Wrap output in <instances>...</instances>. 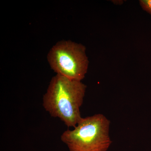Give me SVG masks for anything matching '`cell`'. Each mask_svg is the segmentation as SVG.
Instances as JSON below:
<instances>
[{
  "instance_id": "cell-3",
  "label": "cell",
  "mask_w": 151,
  "mask_h": 151,
  "mask_svg": "<svg viewBox=\"0 0 151 151\" xmlns=\"http://www.w3.org/2000/svg\"><path fill=\"white\" fill-rule=\"evenodd\" d=\"M86 50L81 44L70 40L58 42L47 54L49 64L56 74L81 81L85 77L89 65Z\"/></svg>"
},
{
  "instance_id": "cell-2",
  "label": "cell",
  "mask_w": 151,
  "mask_h": 151,
  "mask_svg": "<svg viewBox=\"0 0 151 151\" xmlns=\"http://www.w3.org/2000/svg\"><path fill=\"white\" fill-rule=\"evenodd\" d=\"M110 120L102 114L82 118L73 130H67L61 141L70 151H107L112 141Z\"/></svg>"
},
{
  "instance_id": "cell-4",
  "label": "cell",
  "mask_w": 151,
  "mask_h": 151,
  "mask_svg": "<svg viewBox=\"0 0 151 151\" xmlns=\"http://www.w3.org/2000/svg\"><path fill=\"white\" fill-rule=\"evenodd\" d=\"M139 3L143 9L151 15V0H141Z\"/></svg>"
},
{
  "instance_id": "cell-1",
  "label": "cell",
  "mask_w": 151,
  "mask_h": 151,
  "mask_svg": "<svg viewBox=\"0 0 151 151\" xmlns=\"http://www.w3.org/2000/svg\"><path fill=\"white\" fill-rule=\"evenodd\" d=\"M86 88L81 81L56 74L44 95V108L52 117L58 118L68 127L74 128L82 118L80 110Z\"/></svg>"
}]
</instances>
